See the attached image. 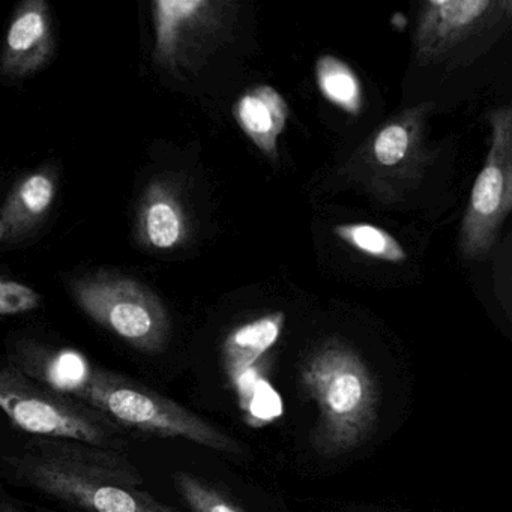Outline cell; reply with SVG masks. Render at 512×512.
Here are the masks:
<instances>
[{
    "mask_svg": "<svg viewBox=\"0 0 512 512\" xmlns=\"http://www.w3.org/2000/svg\"><path fill=\"white\" fill-rule=\"evenodd\" d=\"M22 373L65 397L80 401L118 427L160 437H182L197 445L230 454L242 446L176 401L128 377L94 367L76 350L23 355Z\"/></svg>",
    "mask_w": 512,
    "mask_h": 512,
    "instance_id": "1",
    "label": "cell"
},
{
    "mask_svg": "<svg viewBox=\"0 0 512 512\" xmlns=\"http://www.w3.org/2000/svg\"><path fill=\"white\" fill-rule=\"evenodd\" d=\"M8 464L38 490L89 512H178L140 488L142 473L116 449L37 437Z\"/></svg>",
    "mask_w": 512,
    "mask_h": 512,
    "instance_id": "2",
    "label": "cell"
},
{
    "mask_svg": "<svg viewBox=\"0 0 512 512\" xmlns=\"http://www.w3.org/2000/svg\"><path fill=\"white\" fill-rule=\"evenodd\" d=\"M299 380L317 407L311 436L317 454L337 458L371 436L379 413V383L352 346L337 338L323 341L302 362Z\"/></svg>",
    "mask_w": 512,
    "mask_h": 512,
    "instance_id": "3",
    "label": "cell"
},
{
    "mask_svg": "<svg viewBox=\"0 0 512 512\" xmlns=\"http://www.w3.org/2000/svg\"><path fill=\"white\" fill-rule=\"evenodd\" d=\"M433 103L409 107L380 125L344 166L346 178L379 202H397L424 178L430 163L427 121Z\"/></svg>",
    "mask_w": 512,
    "mask_h": 512,
    "instance_id": "4",
    "label": "cell"
},
{
    "mask_svg": "<svg viewBox=\"0 0 512 512\" xmlns=\"http://www.w3.org/2000/svg\"><path fill=\"white\" fill-rule=\"evenodd\" d=\"M0 409L17 427L38 437L79 440L116 451L124 445L115 422L41 385L19 368L0 367Z\"/></svg>",
    "mask_w": 512,
    "mask_h": 512,
    "instance_id": "5",
    "label": "cell"
},
{
    "mask_svg": "<svg viewBox=\"0 0 512 512\" xmlns=\"http://www.w3.org/2000/svg\"><path fill=\"white\" fill-rule=\"evenodd\" d=\"M70 292L94 322L134 349L155 355L167 346V308L157 293L140 281L113 272H95L71 280Z\"/></svg>",
    "mask_w": 512,
    "mask_h": 512,
    "instance_id": "6",
    "label": "cell"
},
{
    "mask_svg": "<svg viewBox=\"0 0 512 512\" xmlns=\"http://www.w3.org/2000/svg\"><path fill=\"white\" fill-rule=\"evenodd\" d=\"M490 149L470 191L460 230V253L466 260L487 257L512 206V110L490 113Z\"/></svg>",
    "mask_w": 512,
    "mask_h": 512,
    "instance_id": "7",
    "label": "cell"
},
{
    "mask_svg": "<svg viewBox=\"0 0 512 512\" xmlns=\"http://www.w3.org/2000/svg\"><path fill=\"white\" fill-rule=\"evenodd\" d=\"M155 29L154 59L167 68H176L187 59L188 49L200 37L217 28L220 4L208 0H155L152 2Z\"/></svg>",
    "mask_w": 512,
    "mask_h": 512,
    "instance_id": "8",
    "label": "cell"
},
{
    "mask_svg": "<svg viewBox=\"0 0 512 512\" xmlns=\"http://www.w3.org/2000/svg\"><path fill=\"white\" fill-rule=\"evenodd\" d=\"M490 0H428L421 7L415 32L416 59L431 64L451 52L487 19Z\"/></svg>",
    "mask_w": 512,
    "mask_h": 512,
    "instance_id": "9",
    "label": "cell"
},
{
    "mask_svg": "<svg viewBox=\"0 0 512 512\" xmlns=\"http://www.w3.org/2000/svg\"><path fill=\"white\" fill-rule=\"evenodd\" d=\"M55 49L52 14L44 0L23 2L5 37L0 56V74L23 79L40 71L50 61Z\"/></svg>",
    "mask_w": 512,
    "mask_h": 512,
    "instance_id": "10",
    "label": "cell"
},
{
    "mask_svg": "<svg viewBox=\"0 0 512 512\" xmlns=\"http://www.w3.org/2000/svg\"><path fill=\"white\" fill-rule=\"evenodd\" d=\"M289 115L283 95L268 85L254 86L233 106V116L245 136L271 160H277L278 139L286 130Z\"/></svg>",
    "mask_w": 512,
    "mask_h": 512,
    "instance_id": "11",
    "label": "cell"
},
{
    "mask_svg": "<svg viewBox=\"0 0 512 512\" xmlns=\"http://www.w3.org/2000/svg\"><path fill=\"white\" fill-rule=\"evenodd\" d=\"M58 179L52 169L37 170L11 191L0 209V238L16 241L44 220L55 202Z\"/></svg>",
    "mask_w": 512,
    "mask_h": 512,
    "instance_id": "12",
    "label": "cell"
},
{
    "mask_svg": "<svg viewBox=\"0 0 512 512\" xmlns=\"http://www.w3.org/2000/svg\"><path fill=\"white\" fill-rule=\"evenodd\" d=\"M139 238L155 251L178 248L187 239L188 223L175 191L164 182H152L139 209Z\"/></svg>",
    "mask_w": 512,
    "mask_h": 512,
    "instance_id": "13",
    "label": "cell"
},
{
    "mask_svg": "<svg viewBox=\"0 0 512 512\" xmlns=\"http://www.w3.org/2000/svg\"><path fill=\"white\" fill-rule=\"evenodd\" d=\"M286 323L281 311L265 314L233 329L223 343V365L230 385L247 371L263 364V358L272 349Z\"/></svg>",
    "mask_w": 512,
    "mask_h": 512,
    "instance_id": "14",
    "label": "cell"
},
{
    "mask_svg": "<svg viewBox=\"0 0 512 512\" xmlns=\"http://www.w3.org/2000/svg\"><path fill=\"white\" fill-rule=\"evenodd\" d=\"M316 82L320 94L343 112L358 116L364 91L358 74L337 56L323 55L316 62Z\"/></svg>",
    "mask_w": 512,
    "mask_h": 512,
    "instance_id": "15",
    "label": "cell"
},
{
    "mask_svg": "<svg viewBox=\"0 0 512 512\" xmlns=\"http://www.w3.org/2000/svg\"><path fill=\"white\" fill-rule=\"evenodd\" d=\"M334 233L344 244L373 259L389 263H403L407 259L406 250L400 242L391 233L374 224H340L335 226Z\"/></svg>",
    "mask_w": 512,
    "mask_h": 512,
    "instance_id": "16",
    "label": "cell"
},
{
    "mask_svg": "<svg viewBox=\"0 0 512 512\" xmlns=\"http://www.w3.org/2000/svg\"><path fill=\"white\" fill-rule=\"evenodd\" d=\"M236 395L245 421L253 427L269 424L283 415V401L266 377L251 383Z\"/></svg>",
    "mask_w": 512,
    "mask_h": 512,
    "instance_id": "17",
    "label": "cell"
},
{
    "mask_svg": "<svg viewBox=\"0 0 512 512\" xmlns=\"http://www.w3.org/2000/svg\"><path fill=\"white\" fill-rule=\"evenodd\" d=\"M175 484L193 512H242L224 494L191 473H175Z\"/></svg>",
    "mask_w": 512,
    "mask_h": 512,
    "instance_id": "18",
    "label": "cell"
},
{
    "mask_svg": "<svg viewBox=\"0 0 512 512\" xmlns=\"http://www.w3.org/2000/svg\"><path fill=\"white\" fill-rule=\"evenodd\" d=\"M41 295L28 284L0 277V317L31 313L41 305Z\"/></svg>",
    "mask_w": 512,
    "mask_h": 512,
    "instance_id": "19",
    "label": "cell"
},
{
    "mask_svg": "<svg viewBox=\"0 0 512 512\" xmlns=\"http://www.w3.org/2000/svg\"><path fill=\"white\" fill-rule=\"evenodd\" d=\"M0 512H19V511H16V509L2 508V509H0Z\"/></svg>",
    "mask_w": 512,
    "mask_h": 512,
    "instance_id": "20",
    "label": "cell"
}]
</instances>
